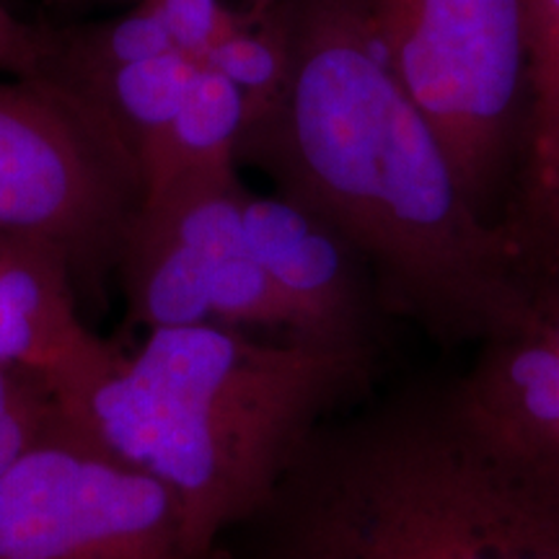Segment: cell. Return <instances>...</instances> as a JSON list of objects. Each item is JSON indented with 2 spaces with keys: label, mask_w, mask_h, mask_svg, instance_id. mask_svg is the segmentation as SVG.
<instances>
[{
  "label": "cell",
  "mask_w": 559,
  "mask_h": 559,
  "mask_svg": "<svg viewBox=\"0 0 559 559\" xmlns=\"http://www.w3.org/2000/svg\"><path fill=\"white\" fill-rule=\"evenodd\" d=\"M254 260L298 319L300 340L379 366L391 317L366 257L332 223L285 194H243Z\"/></svg>",
  "instance_id": "obj_8"
},
{
  "label": "cell",
  "mask_w": 559,
  "mask_h": 559,
  "mask_svg": "<svg viewBox=\"0 0 559 559\" xmlns=\"http://www.w3.org/2000/svg\"><path fill=\"white\" fill-rule=\"evenodd\" d=\"M379 373L309 342L164 326L104 376L83 430L169 487L194 559H213L313 432L373 394Z\"/></svg>",
  "instance_id": "obj_3"
},
{
  "label": "cell",
  "mask_w": 559,
  "mask_h": 559,
  "mask_svg": "<svg viewBox=\"0 0 559 559\" xmlns=\"http://www.w3.org/2000/svg\"><path fill=\"white\" fill-rule=\"evenodd\" d=\"M362 9L474 205L502 226L528 156V3L362 0Z\"/></svg>",
  "instance_id": "obj_4"
},
{
  "label": "cell",
  "mask_w": 559,
  "mask_h": 559,
  "mask_svg": "<svg viewBox=\"0 0 559 559\" xmlns=\"http://www.w3.org/2000/svg\"><path fill=\"white\" fill-rule=\"evenodd\" d=\"M526 3L531 29V130L526 169L515 198L539 190L559 171V0Z\"/></svg>",
  "instance_id": "obj_13"
},
{
  "label": "cell",
  "mask_w": 559,
  "mask_h": 559,
  "mask_svg": "<svg viewBox=\"0 0 559 559\" xmlns=\"http://www.w3.org/2000/svg\"><path fill=\"white\" fill-rule=\"evenodd\" d=\"M213 559H559V479L423 376L326 419Z\"/></svg>",
  "instance_id": "obj_2"
},
{
  "label": "cell",
  "mask_w": 559,
  "mask_h": 559,
  "mask_svg": "<svg viewBox=\"0 0 559 559\" xmlns=\"http://www.w3.org/2000/svg\"><path fill=\"white\" fill-rule=\"evenodd\" d=\"M200 60L171 50L62 88L91 111L140 179V164L169 128Z\"/></svg>",
  "instance_id": "obj_12"
},
{
  "label": "cell",
  "mask_w": 559,
  "mask_h": 559,
  "mask_svg": "<svg viewBox=\"0 0 559 559\" xmlns=\"http://www.w3.org/2000/svg\"><path fill=\"white\" fill-rule=\"evenodd\" d=\"M0 559H194L156 477L66 423L0 472Z\"/></svg>",
  "instance_id": "obj_7"
},
{
  "label": "cell",
  "mask_w": 559,
  "mask_h": 559,
  "mask_svg": "<svg viewBox=\"0 0 559 559\" xmlns=\"http://www.w3.org/2000/svg\"><path fill=\"white\" fill-rule=\"evenodd\" d=\"M283 96L243 145L280 194L366 257L391 317L440 347L479 345L521 311L528 275L466 192L443 140L396 79L362 0H283Z\"/></svg>",
  "instance_id": "obj_1"
},
{
  "label": "cell",
  "mask_w": 559,
  "mask_h": 559,
  "mask_svg": "<svg viewBox=\"0 0 559 559\" xmlns=\"http://www.w3.org/2000/svg\"><path fill=\"white\" fill-rule=\"evenodd\" d=\"M249 128L251 109L241 91L215 68L198 62L177 117L140 164V198L236 171Z\"/></svg>",
  "instance_id": "obj_11"
},
{
  "label": "cell",
  "mask_w": 559,
  "mask_h": 559,
  "mask_svg": "<svg viewBox=\"0 0 559 559\" xmlns=\"http://www.w3.org/2000/svg\"><path fill=\"white\" fill-rule=\"evenodd\" d=\"M50 66V32L24 24L0 0V73L11 79H45Z\"/></svg>",
  "instance_id": "obj_16"
},
{
  "label": "cell",
  "mask_w": 559,
  "mask_h": 559,
  "mask_svg": "<svg viewBox=\"0 0 559 559\" xmlns=\"http://www.w3.org/2000/svg\"><path fill=\"white\" fill-rule=\"evenodd\" d=\"M120 355L81 319L66 260L0 230V366L45 383L83 430L91 394Z\"/></svg>",
  "instance_id": "obj_9"
},
{
  "label": "cell",
  "mask_w": 559,
  "mask_h": 559,
  "mask_svg": "<svg viewBox=\"0 0 559 559\" xmlns=\"http://www.w3.org/2000/svg\"><path fill=\"white\" fill-rule=\"evenodd\" d=\"M66 423L70 419L45 383L24 370L0 366V472Z\"/></svg>",
  "instance_id": "obj_14"
},
{
  "label": "cell",
  "mask_w": 559,
  "mask_h": 559,
  "mask_svg": "<svg viewBox=\"0 0 559 559\" xmlns=\"http://www.w3.org/2000/svg\"><path fill=\"white\" fill-rule=\"evenodd\" d=\"M138 202L135 169L79 99L50 81H0L3 234L88 277L117 264Z\"/></svg>",
  "instance_id": "obj_5"
},
{
  "label": "cell",
  "mask_w": 559,
  "mask_h": 559,
  "mask_svg": "<svg viewBox=\"0 0 559 559\" xmlns=\"http://www.w3.org/2000/svg\"><path fill=\"white\" fill-rule=\"evenodd\" d=\"M456 373L461 400L498 443L559 479V275L534 272L513 321Z\"/></svg>",
  "instance_id": "obj_10"
},
{
  "label": "cell",
  "mask_w": 559,
  "mask_h": 559,
  "mask_svg": "<svg viewBox=\"0 0 559 559\" xmlns=\"http://www.w3.org/2000/svg\"><path fill=\"white\" fill-rule=\"evenodd\" d=\"M243 194L230 171L140 198L115 264L140 326L218 324L304 342L288 300L251 254Z\"/></svg>",
  "instance_id": "obj_6"
},
{
  "label": "cell",
  "mask_w": 559,
  "mask_h": 559,
  "mask_svg": "<svg viewBox=\"0 0 559 559\" xmlns=\"http://www.w3.org/2000/svg\"><path fill=\"white\" fill-rule=\"evenodd\" d=\"M502 230L526 275H559V171L539 190L513 200Z\"/></svg>",
  "instance_id": "obj_15"
}]
</instances>
